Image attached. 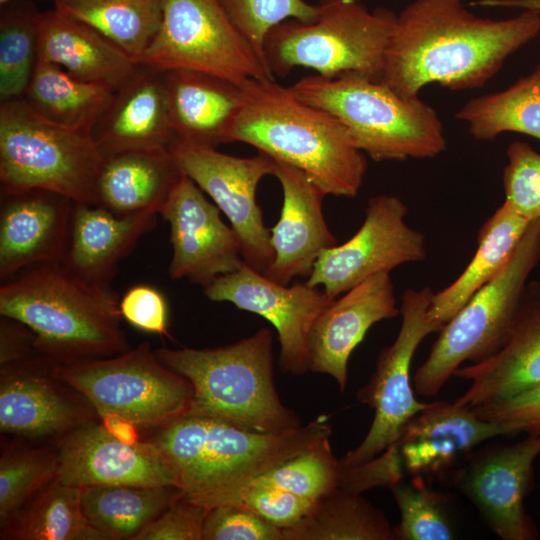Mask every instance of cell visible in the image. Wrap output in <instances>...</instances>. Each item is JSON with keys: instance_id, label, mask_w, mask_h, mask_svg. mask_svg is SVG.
I'll use <instances>...</instances> for the list:
<instances>
[{"instance_id": "2", "label": "cell", "mask_w": 540, "mask_h": 540, "mask_svg": "<svg viewBox=\"0 0 540 540\" xmlns=\"http://www.w3.org/2000/svg\"><path fill=\"white\" fill-rule=\"evenodd\" d=\"M328 415L284 432H258L186 415L152 440L173 466L183 497L210 509L239 503L263 473L329 438Z\"/></svg>"}, {"instance_id": "23", "label": "cell", "mask_w": 540, "mask_h": 540, "mask_svg": "<svg viewBox=\"0 0 540 540\" xmlns=\"http://www.w3.org/2000/svg\"><path fill=\"white\" fill-rule=\"evenodd\" d=\"M508 435L471 408L447 401L429 402L405 425L396 444L402 467L414 476H439L485 440Z\"/></svg>"}, {"instance_id": "39", "label": "cell", "mask_w": 540, "mask_h": 540, "mask_svg": "<svg viewBox=\"0 0 540 540\" xmlns=\"http://www.w3.org/2000/svg\"><path fill=\"white\" fill-rule=\"evenodd\" d=\"M340 462L329 438L272 467L255 481L282 488L310 501L338 488Z\"/></svg>"}, {"instance_id": "14", "label": "cell", "mask_w": 540, "mask_h": 540, "mask_svg": "<svg viewBox=\"0 0 540 540\" xmlns=\"http://www.w3.org/2000/svg\"><path fill=\"white\" fill-rule=\"evenodd\" d=\"M170 151L183 174L228 218L241 241L244 262L264 274L274 254L256 190L263 177L273 175L275 160L261 152L253 157H236L215 147L180 140L171 144Z\"/></svg>"}, {"instance_id": "20", "label": "cell", "mask_w": 540, "mask_h": 540, "mask_svg": "<svg viewBox=\"0 0 540 540\" xmlns=\"http://www.w3.org/2000/svg\"><path fill=\"white\" fill-rule=\"evenodd\" d=\"M399 314L389 272L377 273L349 289L335 298L313 325L309 370L331 376L344 392L353 350L375 323Z\"/></svg>"}, {"instance_id": "29", "label": "cell", "mask_w": 540, "mask_h": 540, "mask_svg": "<svg viewBox=\"0 0 540 540\" xmlns=\"http://www.w3.org/2000/svg\"><path fill=\"white\" fill-rule=\"evenodd\" d=\"M183 176L166 149L136 150L104 158L98 177L99 205L118 215L160 214Z\"/></svg>"}, {"instance_id": "34", "label": "cell", "mask_w": 540, "mask_h": 540, "mask_svg": "<svg viewBox=\"0 0 540 540\" xmlns=\"http://www.w3.org/2000/svg\"><path fill=\"white\" fill-rule=\"evenodd\" d=\"M473 138L491 141L505 132L540 140V64L508 88L466 102L455 114Z\"/></svg>"}, {"instance_id": "15", "label": "cell", "mask_w": 540, "mask_h": 540, "mask_svg": "<svg viewBox=\"0 0 540 540\" xmlns=\"http://www.w3.org/2000/svg\"><path fill=\"white\" fill-rule=\"evenodd\" d=\"M214 302H229L255 313L276 329L280 343L279 368L301 376L309 370V340L313 325L334 300L323 289L306 282L277 283L245 262L204 287Z\"/></svg>"}, {"instance_id": "11", "label": "cell", "mask_w": 540, "mask_h": 540, "mask_svg": "<svg viewBox=\"0 0 540 540\" xmlns=\"http://www.w3.org/2000/svg\"><path fill=\"white\" fill-rule=\"evenodd\" d=\"M139 65L197 71L238 87L250 78H274L219 0H164L160 28Z\"/></svg>"}, {"instance_id": "46", "label": "cell", "mask_w": 540, "mask_h": 540, "mask_svg": "<svg viewBox=\"0 0 540 540\" xmlns=\"http://www.w3.org/2000/svg\"><path fill=\"white\" fill-rule=\"evenodd\" d=\"M208 510L182 496L146 525L134 540H203Z\"/></svg>"}, {"instance_id": "24", "label": "cell", "mask_w": 540, "mask_h": 540, "mask_svg": "<svg viewBox=\"0 0 540 540\" xmlns=\"http://www.w3.org/2000/svg\"><path fill=\"white\" fill-rule=\"evenodd\" d=\"M92 135L103 158L128 151L170 148L176 136L170 124L163 73L139 65L115 91Z\"/></svg>"}, {"instance_id": "1", "label": "cell", "mask_w": 540, "mask_h": 540, "mask_svg": "<svg viewBox=\"0 0 540 540\" xmlns=\"http://www.w3.org/2000/svg\"><path fill=\"white\" fill-rule=\"evenodd\" d=\"M540 33V13L479 17L461 0H413L396 16L382 81L404 98L437 83L459 91L483 87Z\"/></svg>"}, {"instance_id": "48", "label": "cell", "mask_w": 540, "mask_h": 540, "mask_svg": "<svg viewBox=\"0 0 540 540\" xmlns=\"http://www.w3.org/2000/svg\"><path fill=\"white\" fill-rule=\"evenodd\" d=\"M0 328L1 368L29 360L32 350H38L33 332L22 323L1 316Z\"/></svg>"}, {"instance_id": "10", "label": "cell", "mask_w": 540, "mask_h": 540, "mask_svg": "<svg viewBox=\"0 0 540 540\" xmlns=\"http://www.w3.org/2000/svg\"><path fill=\"white\" fill-rule=\"evenodd\" d=\"M52 375L82 395L107 421L162 427L186 416L191 383L164 365L148 342L111 357L58 364Z\"/></svg>"}, {"instance_id": "51", "label": "cell", "mask_w": 540, "mask_h": 540, "mask_svg": "<svg viewBox=\"0 0 540 540\" xmlns=\"http://www.w3.org/2000/svg\"><path fill=\"white\" fill-rule=\"evenodd\" d=\"M53 1H56V0H53Z\"/></svg>"}, {"instance_id": "35", "label": "cell", "mask_w": 540, "mask_h": 540, "mask_svg": "<svg viewBox=\"0 0 540 540\" xmlns=\"http://www.w3.org/2000/svg\"><path fill=\"white\" fill-rule=\"evenodd\" d=\"M55 9L95 28L139 64L156 36L164 0H56Z\"/></svg>"}, {"instance_id": "16", "label": "cell", "mask_w": 540, "mask_h": 540, "mask_svg": "<svg viewBox=\"0 0 540 540\" xmlns=\"http://www.w3.org/2000/svg\"><path fill=\"white\" fill-rule=\"evenodd\" d=\"M56 479L84 488L95 485L177 486V474L153 442L123 438L104 425L70 431L57 453Z\"/></svg>"}, {"instance_id": "41", "label": "cell", "mask_w": 540, "mask_h": 540, "mask_svg": "<svg viewBox=\"0 0 540 540\" xmlns=\"http://www.w3.org/2000/svg\"><path fill=\"white\" fill-rule=\"evenodd\" d=\"M219 2L268 70L265 40L271 29L289 19L310 23L319 14L318 4L312 5L304 0H219Z\"/></svg>"}, {"instance_id": "5", "label": "cell", "mask_w": 540, "mask_h": 540, "mask_svg": "<svg viewBox=\"0 0 540 540\" xmlns=\"http://www.w3.org/2000/svg\"><path fill=\"white\" fill-rule=\"evenodd\" d=\"M154 352L164 365L191 383L193 399L187 415L269 433L302 425L276 389L269 328L217 348L161 347Z\"/></svg>"}, {"instance_id": "18", "label": "cell", "mask_w": 540, "mask_h": 540, "mask_svg": "<svg viewBox=\"0 0 540 540\" xmlns=\"http://www.w3.org/2000/svg\"><path fill=\"white\" fill-rule=\"evenodd\" d=\"M540 455V434L511 445H496L470 459L460 473V489L491 530L503 540H535L539 533L524 508Z\"/></svg>"}, {"instance_id": "45", "label": "cell", "mask_w": 540, "mask_h": 540, "mask_svg": "<svg viewBox=\"0 0 540 540\" xmlns=\"http://www.w3.org/2000/svg\"><path fill=\"white\" fill-rule=\"evenodd\" d=\"M239 503L283 530L297 523L308 512L313 501L282 488L254 481Z\"/></svg>"}, {"instance_id": "30", "label": "cell", "mask_w": 540, "mask_h": 540, "mask_svg": "<svg viewBox=\"0 0 540 540\" xmlns=\"http://www.w3.org/2000/svg\"><path fill=\"white\" fill-rule=\"evenodd\" d=\"M530 221L503 202L478 231L477 249L462 273L434 292L427 317L444 326L506 265L527 231Z\"/></svg>"}, {"instance_id": "43", "label": "cell", "mask_w": 540, "mask_h": 540, "mask_svg": "<svg viewBox=\"0 0 540 540\" xmlns=\"http://www.w3.org/2000/svg\"><path fill=\"white\" fill-rule=\"evenodd\" d=\"M203 540H284L282 529L248 507L225 504L208 510Z\"/></svg>"}, {"instance_id": "8", "label": "cell", "mask_w": 540, "mask_h": 540, "mask_svg": "<svg viewBox=\"0 0 540 540\" xmlns=\"http://www.w3.org/2000/svg\"><path fill=\"white\" fill-rule=\"evenodd\" d=\"M310 23L286 20L268 33L265 57L273 76H287L296 67L336 78L357 74L381 81L396 14L370 11L356 0H320Z\"/></svg>"}, {"instance_id": "7", "label": "cell", "mask_w": 540, "mask_h": 540, "mask_svg": "<svg viewBox=\"0 0 540 540\" xmlns=\"http://www.w3.org/2000/svg\"><path fill=\"white\" fill-rule=\"evenodd\" d=\"M103 160L92 131L53 122L23 97L1 102L3 192L39 189L75 203L99 205L97 184Z\"/></svg>"}, {"instance_id": "49", "label": "cell", "mask_w": 540, "mask_h": 540, "mask_svg": "<svg viewBox=\"0 0 540 540\" xmlns=\"http://www.w3.org/2000/svg\"><path fill=\"white\" fill-rule=\"evenodd\" d=\"M473 6L487 8H512L540 13V0H477Z\"/></svg>"}, {"instance_id": "3", "label": "cell", "mask_w": 540, "mask_h": 540, "mask_svg": "<svg viewBox=\"0 0 540 540\" xmlns=\"http://www.w3.org/2000/svg\"><path fill=\"white\" fill-rule=\"evenodd\" d=\"M240 89L242 105L227 142L249 144L301 170L326 195H358L367 158L334 116L301 100L274 78H250Z\"/></svg>"}, {"instance_id": "9", "label": "cell", "mask_w": 540, "mask_h": 540, "mask_svg": "<svg viewBox=\"0 0 540 540\" xmlns=\"http://www.w3.org/2000/svg\"><path fill=\"white\" fill-rule=\"evenodd\" d=\"M540 261V218L532 221L506 265L478 290L439 331L412 379L414 391L438 394L466 361L492 354L502 343L528 278Z\"/></svg>"}, {"instance_id": "40", "label": "cell", "mask_w": 540, "mask_h": 540, "mask_svg": "<svg viewBox=\"0 0 540 540\" xmlns=\"http://www.w3.org/2000/svg\"><path fill=\"white\" fill-rule=\"evenodd\" d=\"M400 510V523L393 528L395 539L450 540L454 530L439 494L427 488L421 477L410 483L401 480L390 487Z\"/></svg>"}, {"instance_id": "21", "label": "cell", "mask_w": 540, "mask_h": 540, "mask_svg": "<svg viewBox=\"0 0 540 540\" xmlns=\"http://www.w3.org/2000/svg\"><path fill=\"white\" fill-rule=\"evenodd\" d=\"M283 203L277 223L270 229L273 261L264 273L288 285L298 276H309L319 256L337 245L324 214L325 192L301 170L275 161Z\"/></svg>"}, {"instance_id": "32", "label": "cell", "mask_w": 540, "mask_h": 540, "mask_svg": "<svg viewBox=\"0 0 540 540\" xmlns=\"http://www.w3.org/2000/svg\"><path fill=\"white\" fill-rule=\"evenodd\" d=\"M183 496L177 486L95 485L82 488L89 523L106 539H135L139 532Z\"/></svg>"}, {"instance_id": "28", "label": "cell", "mask_w": 540, "mask_h": 540, "mask_svg": "<svg viewBox=\"0 0 540 540\" xmlns=\"http://www.w3.org/2000/svg\"><path fill=\"white\" fill-rule=\"evenodd\" d=\"M162 73L176 140L211 147L227 143L228 131L242 105L240 87L197 71Z\"/></svg>"}, {"instance_id": "38", "label": "cell", "mask_w": 540, "mask_h": 540, "mask_svg": "<svg viewBox=\"0 0 540 540\" xmlns=\"http://www.w3.org/2000/svg\"><path fill=\"white\" fill-rule=\"evenodd\" d=\"M56 453L28 448L5 450L0 459L1 529L56 478Z\"/></svg>"}, {"instance_id": "13", "label": "cell", "mask_w": 540, "mask_h": 540, "mask_svg": "<svg viewBox=\"0 0 540 540\" xmlns=\"http://www.w3.org/2000/svg\"><path fill=\"white\" fill-rule=\"evenodd\" d=\"M407 213V205L397 196L371 197L358 231L345 243L325 250L305 282L322 286L335 299L377 273L424 261L426 238L406 223Z\"/></svg>"}, {"instance_id": "47", "label": "cell", "mask_w": 540, "mask_h": 540, "mask_svg": "<svg viewBox=\"0 0 540 540\" xmlns=\"http://www.w3.org/2000/svg\"><path fill=\"white\" fill-rule=\"evenodd\" d=\"M121 317L133 327L159 335H168V305L155 287L138 284L130 287L119 301Z\"/></svg>"}, {"instance_id": "4", "label": "cell", "mask_w": 540, "mask_h": 540, "mask_svg": "<svg viewBox=\"0 0 540 540\" xmlns=\"http://www.w3.org/2000/svg\"><path fill=\"white\" fill-rule=\"evenodd\" d=\"M119 299L110 286L87 281L62 263L30 267L0 287V314L28 327L35 345L58 364L129 350Z\"/></svg>"}, {"instance_id": "19", "label": "cell", "mask_w": 540, "mask_h": 540, "mask_svg": "<svg viewBox=\"0 0 540 540\" xmlns=\"http://www.w3.org/2000/svg\"><path fill=\"white\" fill-rule=\"evenodd\" d=\"M74 205L72 200L45 190L2 191V282L30 267L64 261L70 241Z\"/></svg>"}, {"instance_id": "6", "label": "cell", "mask_w": 540, "mask_h": 540, "mask_svg": "<svg viewBox=\"0 0 540 540\" xmlns=\"http://www.w3.org/2000/svg\"><path fill=\"white\" fill-rule=\"evenodd\" d=\"M290 88L301 100L334 116L354 145L374 161L433 158L447 148L436 111L419 96H400L382 80L357 74L315 75Z\"/></svg>"}, {"instance_id": "25", "label": "cell", "mask_w": 540, "mask_h": 540, "mask_svg": "<svg viewBox=\"0 0 540 540\" xmlns=\"http://www.w3.org/2000/svg\"><path fill=\"white\" fill-rule=\"evenodd\" d=\"M37 58L72 76L118 90L139 64L90 25L56 9L41 12Z\"/></svg>"}, {"instance_id": "33", "label": "cell", "mask_w": 540, "mask_h": 540, "mask_svg": "<svg viewBox=\"0 0 540 540\" xmlns=\"http://www.w3.org/2000/svg\"><path fill=\"white\" fill-rule=\"evenodd\" d=\"M284 540H393V528L384 513L360 494L336 488L313 502Z\"/></svg>"}, {"instance_id": "26", "label": "cell", "mask_w": 540, "mask_h": 540, "mask_svg": "<svg viewBox=\"0 0 540 540\" xmlns=\"http://www.w3.org/2000/svg\"><path fill=\"white\" fill-rule=\"evenodd\" d=\"M157 214L118 215L101 205L75 203L62 264L87 281L109 286L119 262L156 226Z\"/></svg>"}, {"instance_id": "36", "label": "cell", "mask_w": 540, "mask_h": 540, "mask_svg": "<svg viewBox=\"0 0 540 540\" xmlns=\"http://www.w3.org/2000/svg\"><path fill=\"white\" fill-rule=\"evenodd\" d=\"M81 497L82 488L55 478L12 521L11 535L21 540H107L85 517Z\"/></svg>"}, {"instance_id": "37", "label": "cell", "mask_w": 540, "mask_h": 540, "mask_svg": "<svg viewBox=\"0 0 540 540\" xmlns=\"http://www.w3.org/2000/svg\"><path fill=\"white\" fill-rule=\"evenodd\" d=\"M40 13L27 0L2 7L0 17V99L23 97L37 63Z\"/></svg>"}, {"instance_id": "31", "label": "cell", "mask_w": 540, "mask_h": 540, "mask_svg": "<svg viewBox=\"0 0 540 540\" xmlns=\"http://www.w3.org/2000/svg\"><path fill=\"white\" fill-rule=\"evenodd\" d=\"M114 93L110 87L78 79L55 64L37 60L23 98L53 122L92 131Z\"/></svg>"}, {"instance_id": "12", "label": "cell", "mask_w": 540, "mask_h": 540, "mask_svg": "<svg viewBox=\"0 0 540 540\" xmlns=\"http://www.w3.org/2000/svg\"><path fill=\"white\" fill-rule=\"evenodd\" d=\"M433 295L429 286L403 292L400 330L380 352L370 381L357 392L358 400L374 410L373 421L363 441L339 459L342 466L364 464L395 446L405 425L428 405L414 396L410 368L419 344L443 328L427 317Z\"/></svg>"}, {"instance_id": "27", "label": "cell", "mask_w": 540, "mask_h": 540, "mask_svg": "<svg viewBox=\"0 0 540 540\" xmlns=\"http://www.w3.org/2000/svg\"><path fill=\"white\" fill-rule=\"evenodd\" d=\"M60 383L51 371L37 372L30 359L1 368V432L38 438L79 427L84 412Z\"/></svg>"}, {"instance_id": "22", "label": "cell", "mask_w": 540, "mask_h": 540, "mask_svg": "<svg viewBox=\"0 0 540 540\" xmlns=\"http://www.w3.org/2000/svg\"><path fill=\"white\" fill-rule=\"evenodd\" d=\"M470 381L454 403L473 408L505 399L540 383V282H528L500 346L455 372Z\"/></svg>"}, {"instance_id": "17", "label": "cell", "mask_w": 540, "mask_h": 540, "mask_svg": "<svg viewBox=\"0 0 540 540\" xmlns=\"http://www.w3.org/2000/svg\"><path fill=\"white\" fill-rule=\"evenodd\" d=\"M160 214L170 226L169 276L203 287L244 263L241 241L199 186L183 174Z\"/></svg>"}, {"instance_id": "50", "label": "cell", "mask_w": 540, "mask_h": 540, "mask_svg": "<svg viewBox=\"0 0 540 540\" xmlns=\"http://www.w3.org/2000/svg\"><path fill=\"white\" fill-rule=\"evenodd\" d=\"M13 1H16V0H0V6L4 7V6L10 4Z\"/></svg>"}, {"instance_id": "42", "label": "cell", "mask_w": 540, "mask_h": 540, "mask_svg": "<svg viewBox=\"0 0 540 540\" xmlns=\"http://www.w3.org/2000/svg\"><path fill=\"white\" fill-rule=\"evenodd\" d=\"M502 183L510 208L530 222L540 218V153L530 144H509Z\"/></svg>"}, {"instance_id": "44", "label": "cell", "mask_w": 540, "mask_h": 540, "mask_svg": "<svg viewBox=\"0 0 540 540\" xmlns=\"http://www.w3.org/2000/svg\"><path fill=\"white\" fill-rule=\"evenodd\" d=\"M471 409L482 419L503 426L508 435H539L540 383L511 397Z\"/></svg>"}]
</instances>
